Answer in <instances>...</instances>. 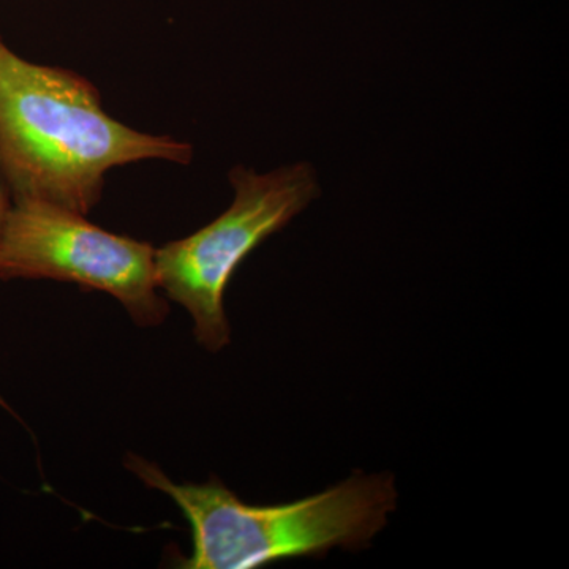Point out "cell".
Returning <instances> with one entry per match:
<instances>
[{
    "instance_id": "obj_2",
    "label": "cell",
    "mask_w": 569,
    "mask_h": 569,
    "mask_svg": "<svg viewBox=\"0 0 569 569\" xmlns=\"http://www.w3.org/2000/svg\"><path fill=\"white\" fill-rule=\"evenodd\" d=\"M127 467L181 508L193 549L182 568L258 569L329 550H362L388 526L399 492L392 475L355 473L340 485L283 505H249L212 478L176 485L159 467L130 455Z\"/></svg>"
},
{
    "instance_id": "obj_4",
    "label": "cell",
    "mask_w": 569,
    "mask_h": 569,
    "mask_svg": "<svg viewBox=\"0 0 569 569\" xmlns=\"http://www.w3.org/2000/svg\"><path fill=\"white\" fill-rule=\"evenodd\" d=\"M0 279H51L104 291L140 326L160 325L170 312L159 293L151 244L43 200L11 204L0 239Z\"/></svg>"
},
{
    "instance_id": "obj_1",
    "label": "cell",
    "mask_w": 569,
    "mask_h": 569,
    "mask_svg": "<svg viewBox=\"0 0 569 569\" xmlns=\"http://www.w3.org/2000/svg\"><path fill=\"white\" fill-rule=\"evenodd\" d=\"M192 159L189 142L123 126L103 110L91 81L26 61L0 37V163L13 201L43 200L86 216L112 168Z\"/></svg>"
},
{
    "instance_id": "obj_3",
    "label": "cell",
    "mask_w": 569,
    "mask_h": 569,
    "mask_svg": "<svg viewBox=\"0 0 569 569\" xmlns=\"http://www.w3.org/2000/svg\"><path fill=\"white\" fill-rule=\"evenodd\" d=\"M230 182L234 200L222 216L156 249L157 284L190 313L193 335L209 351L230 343L223 299L239 266L321 194L316 170L306 162L266 174L234 167Z\"/></svg>"
},
{
    "instance_id": "obj_5",
    "label": "cell",
    "mask_w": 569,
    "mask_h": 569,
    "mask_svg": "<svg viewBox=\"0 0 569 569\" xmlns=\"http://www.w3.org/2000/svg\"><path fill=\"white\" fill-rule=\"evenodd\" d=\"M11 192L6 174H3L2 163H0V239H2L3 228L11 209Z\"/></svg>"
}]
</instances>
